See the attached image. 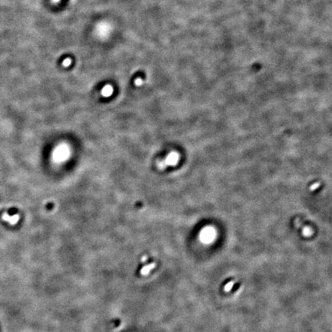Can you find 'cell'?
<instances>
[{
    "label": "cell",
    "instance_id": "obj_4",
    "mask_svg": "<svg viewBox=\"0 0 332 332\" xmlns=\"http://www.w3.org/2000/svg\"><path fill=\"white\" fill-rule=\"evenodd\" d=\"M112 88H111L110 86H107L103 89V93H102V94L105 96H108L112 94Z\"/></svg>",
    "mask_w": 332,
    "mask_h": 332
},
{
    "label": "cell",
    "instance_id": "obj_2",
    "mask_svg": "<svg viewBox=\"0 0 332 332\" xmlns=\"http://www.w3.org/2000/svg\"><path fill=\"white\" fill-rule=\"evenodd\" d=\"M155 267H156V264H155V263H151V264H147V265H145L144 267L141 269L140 273L142 275H148L150 273L151 271L155 268Z\"/></svg>",
    "mask_w": 332,
    "mask_h": 332
},
{
    "label": "cell",
    "instance_id": "obj_5",
    "mask_svg": "<svg viewBox=\"0 0 332 332\" xmlns=\"http://www.w3.org/2000/svg\"><path fill=\"white\" fill-rule=\"evenodd\" d=\"M146 260H147V257H143L142 259H141V261H146Z\"/></svg>",
    "mask_w": 332,
    "mask_h": 332
},
{
    "label": "cell",
    "instance_id": "obj_1",
    "mask_svg": "<svg viewBox=\"0 0 332 332\" xmlns=\"http://www.w3.org/2000/svg\"><path fill=\"white\" fill-rule=\"evenodd\" d=\"M3 220H5L7 222H9L11 224H15L17 223V221L19 219V216L18 215H9L7 213H5L3 214L2 216Z\"/></svg>",
    "mask_w": 332,
    "mask_h": 332
},
{
    "label": "cell",
    "instance_id": "obj_3",
    "mask_svg": "<svg viewBox=\"0 0 332 332\" xmlns=\"http://www.w3.org/2000/svg\"><path fill=\"white\" fill-rule=\"evenodd\" d=\"M235 281H229L228 283L226 284L225 286H224V291H225V292H228V291H230L232 289L234 285H235Z\"/></svg>",
    "mask_w": 332,
    "mask_h": 332
}]
</instances>
